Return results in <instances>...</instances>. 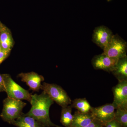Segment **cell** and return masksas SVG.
I'll return each mask as SVG.
<instances>
[{"instance_id": "d6986e66", "label": "cell", "mask_w": 127, "mask_h": 127, "mask_svg": "<svg viewBox=\"0 0 127 127\" xmlns=\"http://www.w3.org/2000/svg\"><path fill=\"white\" fill-rule=\"evenodd\" d=\"M104 126L101 123L94 118L89 124L85 127H104Z\"/></svg>"}, {"instance_id": "5bb4252c", "label": "cell", "mask_w": 127, "mask_h": 127, "mask_svg": "<svg viewBox=\"0 0 127 127\" xmlns=\"http://www.w3.org/2000/svg\"><path fill=\"white\" fill-rule=\"evenodd\" d=\"M0 45L2 50L10 52L14 45L11 33L7 28L4 27L0 32Z\"/></svg>"}, {"instance_id": "ba28073f", "label": "cell", "mask_w": 127, "mask_h": 127, "mask_svg": "<svg viewBox=\"0 0 127 127\" xmlns=\"http://www.w3.org/2000/svg\"><path fill=\"white\" fill-rule=\"evenodd\" d=\"M114 35L108 27L100 26L95 28L94 30L92 41L103 50L111 41Z\"/></svg>"}, {"instance_id": "7a4b0ae2", "label": "cell", "mask_w": 127, "mask_h": 127, "mask_svg": "<svg viewBox=\"0 0 127 127\" xmlns=\"http://www.w3.org/2000/svg\"><path fill=\"white\" fill-rule=\"evenodd\" d=\"M3 109L0 117L3 121L10 124L20 116L27 104L21 100L8 97L3 100Z\"/></svg>"}, {"instance_id": "7c38bea8", "label": "cell", "mask_w": 127, "mask_h": 127, "mask_svg": "<svg viewBox=\"0 0 127 127\" xmlns=\"http://www.w3.org/2000/svg\"><path fill=\"white\" fill-rule=\"evenodd\" d=\"M94 119L91 112L83 113L76 111L73 115L72 122L70 127H85Z\"/></svg>"}, {"instance_id": "7402d4cb", "label": "cell", "mask_w": 127, "mask_h": 127, "mask_svg": "<svg viewBox=\"0 0 127 127\" xmlns=\"http://www.w3.org/2000/svg\"><path fill=\"white\" fill-rule=\"evenodd\" d=\"M4 27V26H2V25H1V24L0 23V32L1 30H2V28H3Z\"/></svg>"}, {"instance_id": "4fadbf2b", "label": "cell", "mask_w": 127, "mask_h": 127, "mask_svg": "<svg viewBox=\"0 0 127 127\" xmlns=\"http://www.w3.org/2000/svg\"><path fill=\"white\" fill-rule=\"evenodd\" d=\"M11 124L17 127H45L32 117L23 113Z\"/></svg>"}, {"instance_id": "9a60e30c", "label": "cell", "mask_w": 127, "mask_h": 127, "mask_svg": "<svg viewBox=\"0 0 127 127\" xmlns=\"http://www.w3.org/2000/svg\"><path fill=\"white\" fill-rule=\"evenodd\" d=\"M72 108H76L77 111L83 113L91 112L93 107L85 98H76L72 101L71 104Z\"/></svg>"}, {"instance_id": "6da1fadb", "label": "cell", "mask_w": 127, "mask_h": 127, "mask_svg": "<svg viewBox=\"0 0 127 127\" xmlns=\"http://www.w3.org/2000/svg\"><path fill=\"white\" fill-rule=\"evenodd\" d=\"M54 102L47 94L43 92L40 95H32L30 111L26 115L32 117L45 127H60L51 121L49 110Z\"/></svg>"}, {"instance_id": "277c9868", "label": "cell", "mask_w": 127, "mask_h": 127, "mask_svg": "<svg viewBox=\"0 0 127 127\" xmlns=\"http://www.w3.org/2000/svg\"><path fill=\"white\" fill-rule=\"evenodd\" d=\"M40 89L47 94L53 101L62 107L68 106L71 103L70 98L60 86L55 84L43 82Z\"/></svg>"}, {"instance_id": "3957f363", "label": "cell", "mask_w": 127, "mask_h": 127, "mask_svg": "<svg viewBox=\"0 0 127 127\" xmlns=\"http://www.w3.org/2000/svg\"><path fill=\"white\" fill-rule=\"evenodd\" d=\"M2 75L7 97L16 100H26L30 102L32 94L14 81L9 74Z\"/></svg>"}, {"instance_id": "8fae6325", "label": "cell", "mask_w": 127, "mask_h": 127, "mask_svg": "<svg viewBox=\"0 0 127 127\" xmlns=\"http://www.w3.org/2000/svg\"><path fill=\"white\" fill-rule=\"evenodd\" d=\"M119 82L127 80V56L119 58L111 72Z\"/></svg>"}, {"instance_id": "30bf717a", "label": "cell", "mask_w": 127, "mask_h": 127, "mask_svg": "<svg viewBox=\"0 0 127 127\" xmlns=\"http://www.w3.org/2000/svg\"><path fill=\"white\" fill-rule=\"evenodd\" d=\"M22 82L26 83L30 89L34 92H39L41 89L42 82L44 81V78L36 73L31 72L22 73L18 75Z\"/></svg>"}, {"instance_id": "9c48e42d", "label": "cell", "mask_w": 127, "mask_h": 127, "mask_svg": "<svg viewBox=\"0 0 127 127\" xmlns=\"http://www.w3.org/2000/svg\"><path fill=\"white\" fill-rule=\"evenodd\" d=\"M112 91L114 96L112 104L116 109L127 107V80L119 82Z\"/></svg>"}, {"instance_id": "ac0fdd59", "label": "cell", "mask_w": 127, "mask_h": 127, "mask_svg": "<svg viewBox=\"0 0 127 127\" xmlns=\"http://www.w3.org/2000/svg\"><path fill=\"white\" fill-rule=\"evenodd\" d=\"M105 127H123L122 125L117 121L114 119L106 123L104 125Z\"/></svg>"}, {"instance_id": "8992f818", "label": "cell", "mask_w": 127, "mask_h": 127, "mask_svg": "<svg viewBox=\"0 0 127 127\" xmlns=\"http://www.w3.org/2000/svg\"><path fill=\"white\" fill-rule=\"evenodd\" d=\"M115 110L116 108L112 103H108L93 108L91 113L94 118L104 126L106 123L114 119Z\"/></svg>"}, {"instance_id": "52a82bcc", "label": "cell", "mask_w": 127, "mask_h": 127, "mask_svg": "<svg viewBox=\"0 0 127 127\" xmlns=\"http://www.w3.org/2000/svg\"><path fill=\"white\" fill-rule=\"evenodd\" d=\"M118 59L108 56L103 53L93 57L92 64L95 70H102L111 72L115 68Z\"/></svg>"}, {"instance_id": "603a6c76", "label": "cell", "mask_w": 127, "mask_h": 127, "mask_svg": "<svg viewBox=\"0 0 127 127\" xmlns=\"http://www.w3.org/2000/svg\"><path fill=\"white\" fill-rule=\"evenodd\" d=\"M2 50V47H1V46L0 45V51H1V50Z\"/></svg>"}, {"instance_id": "44dd1931", "label": "cell", "mask_w": 127, "mask_h": 127, "mask_svg": "<svg viewBox=\"0 0 127 127\" xmlns=\"http://www.w3.org/2000/svg\"><path fill=\"white\" fill-rule=\"evenodd\" d=\"M5 92L4 86L2 75L0 74V93Z\"/></svg>"}, {"instance_id": "ffe728a7", "label": "cell", "mask_w": 127, "mask_h": 127, "mask_svg": "<svg viewBox=\"0 0 127 127\" xmlns=\"http://www.w3.org/2000/svg\"><path fill=\"white\" fill-rule=\"evenodd\" d=\"M10 53V52L4 50L0 51V65L8 57Z\"/></svg>"}, {"instance_id": "e0dca14e", "label": "cell", "mask_w": 127, "mask_h": 127, "mask_svg": "<svg viewBox=\"0 0 127 127\" xmlns=\"http://www.w3.org/2000/svg\"><path fill=\"white\" fill-rule=\"evenodd\" d=\"M116 109L114 119L123 127H127V107L119 108Z\"/></svg>"}, {"instance_id": "2e32d148", "label": "cell", "mask_w": 127, "mask_h": 127, "mask_svg": "<svg viewBox=\"0 0 127 127\" xmlns=\"http://www.w3.org/2000/svg\"><path fill=\"white\" fill-rule=\"evenodd\" d=\"M71 105L62 107L60 122L65 127H70L73 118Z\"/></svg>"}, {"instance_id": "cb8c5ba5", "label": "cell", "mask_w": 127, "mask_h": 127, "mask_svg": "<svg viewBox=\"0 0 127 127\" xmlns=\"http://www.w3.org/2000/svg\"></svg>"}, {"instance_id": "5b68a950", "label": "cell", "mask_w": 127, "mask_h": 127, "mask_svg": "<svg viewBox=\"0 0 127 127\" xmlns=\"http://www.w3.org/2000/svg\"><path fill=\"white\" fill-rule=\"evenodd\" d=\"M103 50V53L111 57L118 59L127 56V42L118 34L114 35Z\"/></svg>"}]
</instances>
